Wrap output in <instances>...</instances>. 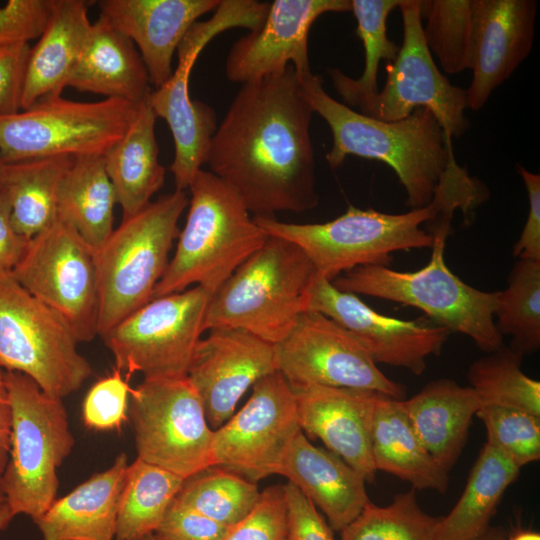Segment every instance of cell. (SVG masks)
<instances>
[{
  "label": "cell",
  "instance_id": "obj_48",
  "mask_svg": "<svg viewBox=\"0 0 540 540\" xmlns=\"http://www.w3.org/2000/svg\"><path fill=\"white\" fill-rule=\"evenodd\" d=\"M528 196L529 209L525 225L513 247V256L540 261V175L516 166Z\"/></svg>",
  "mask_w": 540,
  "mask_h": 540
},
{
  "label": "cell",
  "instance_id": "obj_30",
  "mask_svg": "<svg viewBox=\"0 0 540 540\" xmlns=\"http://www.w3.org/2000/svg\"><path fill=\"white\" fill-rule=\"evenodd\" d=\"M156 119L149 99L140 103L125 134L104 155L122 219L145 208L164 184L166 169L159 161Z\"/></svg>",
  "mask_w": 540,
  "mask_h": 540
},
{
  "label": "cell",
  "instance_id": "obj_6",
  "mask_svg": "<svg viewBox=\"0 0 540 540\" xmlns=\"http://www.w3.org/2000/svg\"><path fill=\"white\" fill-rule=\"evenodd\" d=\"M450 230L451 224L445 222L428 230L433 236L432 255L419 270L403 272L367 265L346 271L331 282L343 292L420 309L437 325L468 336L481 350L495 351L503 346L494 320L499 291L476 289L449 269L444 249Z\"/></svg>",
  "mask_w": 540,
  "mask_h": 540
},
{
  "label": "cell",
  "instance_id": "obj_15",
  "mask_svg": "<svg viewBox=\"0 0 540 540\" xmlns=\"http://www.w3.org/2000/svg\"><path fill=\"white\" fill-rule=\"evenodd\" d=\"M275 347L277 371L290 386L368 390L403 399L405 387L388 378L358 340L328 316L303 312Z\"/></svg>",
  "mask_w": 540,
  "mask_h": 540
},
{
  "label": "cell",
  "instance_id": "obj_37",
  "mask_svg": "<svg viewBox=\"0 0 540 540\" xmlns=\"http://www.w3.org/2000/svg\"><path fill=\"white\" fill-rule=\"evenodd\" d=\"M523 357L503 345L470 365L468 380L481 406L514 408L540 417V382L522 371Z\"/></svg>",
  "mask_w": 540,
  "mask_h": 540
},
{
  "label": "cell",
  "instance_id": "obj_7",
  "mask_svg": "<svg viewBox=\"0 0 540 540\" xmlns=\"http://www.w3.org/2000/svg\"><path fill=\"white\" fill-rule=\"evenodd\" d=\"M188 201L186 192L176 189L151 201L122 219L96 251L100 337L152 299Z\"/></svg>",
  "mask_w": 540,
  "mask_h": 540
},
{
  "label": "cell",
  "instance_id": "obj_51",
  "mask_svg": "<svg viewBox=\"0 0 540 540\" xmlns=\"http://www.w3.org/2000/svg\"><path fill=\"white\" fill-rule=\"evenodd\" d=\"M475 540H507V536L501 528L489 527L484 534Z\"/></svg>",
  "mask_w": 540,
  "mask_h": 540
},
{
  "label": "cell",
  "instance_id": "obj_31",
  "mask_svg": "<svg viewBox=\"0 0 540 540\" xmlns=\"http://www.w3.org/2000/svg\"><path fill=\"white\" fill-rule=\"evenodd\" d=\"M116 204L104 156L73 158L60 183L57 219L97 251L114 230Z\"/></svg>",
  "mask_w": 540,
  "mask_h": 540
},
{
  "label": "cell",
  "instance_id": "obj_19",
  "mask_svg": "<svg viewBox=\"0 0 540 540\" xmlns=\"http://www.w3.org/2000/svg\"><path fill=\"white\" fill-rule=\"evenodd\" d=\"M275 371L273 344L243 330L216 328L198 342L186 376L216 430L234 414L244 393Z\"/></svg>",
  "mask_w": 540,
  "mask_h": 540
},
{
  "label": "cell",
  "instance_id": "obj_18",
  "mask_svg": "<svg viewBox=\"0 0 540 540\" xmlns=\"http://www.w3.org/2000/svg\"><path fill=\"white\" fill-rule=\"evenodd\" d=\"M308 310L318 311L348 330L373 361L421 375L431 355H438L449 334L447 328L426 321L401 320L382 315L357 295L337 289L327 279L315 280Z\"/></svg>",
  "mask_w": 540,
  "mask_h": 540
},
{
  "label": "cell",
  "instance_id": "obj_28",
  "mask_svg": "<svg viewBox=\"0 0 540 540\" xmlns=\"http://www.w3.org/2000/svg\"><path fill=\"white\" fill-rule=\"evenodd\" d=\"M402 402L426 450L449 472L464 448L472 418L481 407L477 393L451 379H438Z\"/></svg>",
  "mask_w": 540,
  "mask_h": 540
},
{
  "label": "cell",
  "instance_id": "obj_17",
  "mask_svg": "<svg viewBox=\"0 0 540 540\" xmlns=\"http://www.w3.org/2000/svg\"><path fill=\"white\" fill-rule=\"evenodd\" d=\"M300 430L291 386L278 371L259 379L245 405L214 430L213 466L257 483L277 473Z\"/></svg>",
  "mask_w": 540,
  "mask_h": 540
},
{
  "label": "cell",
  "instance_id": "obj_34",
  "mask_svg": "<svg viewBox=\"0 0 540 540\" xmlns=\"http://www.w3.org/2000/svg\"><path fill=\"white\" fill-rule=\"evenodd\" d=\"M185 479L136 458L128 465L119 498L116 540H138L156 532Z\"/></svg>",
  "mask_w": 540,
  "mask_h": 540
},
{
  "label": "cell",
  "instance_id": "obj_57",
  "mask_svg": "<svg viewBox=\"0 0 540 540\" xmlns=\"http://www.w3.org/2000/svg\"><path fill=\"white\" fill-rule=\"evenodd\" d=\"M288 540H290V539L288 538Z\"/></svg>",
  "mask_w": 540,
  "mask_h": 540
},
{
  "label": "cell",
  "instance_id": "obj_35",
  "mask_svg": "<svg viewBox=\"0 0 540 540\" xmlns=\"http://www.w3.org/2000/svg\"><path fill=\"white\" fill-rule=\"evenodd\" d=\"M403 0H350L351 12L357 21L356 33L363 43L365 65L361 76L354 79L338 68L328 69L337 93L347 106L378 92V69L381 60L393 61L399 46L387 36V17Z\"/></svg>",
  "mask_w": 540,
  "mask_h": 540
},
{
  "label": "cell",
  "instance_id": "obj_9",
  "mask_svg": "<svg viewBox=\"0 0 540 540\" xmlns=\"http://www.w3.org/2000/svg\"><path fill=\"white\" fill-rule=\"evenodd\" d=\"M138 105L112 98L75 101L59 95L0 115V160L104 156L125 134Z\"/></svg>",
  "mask_w": 540,
  "mask_h": 540
},
{
  "label": "cell",
  "instance_id": "obj_39",
  "mask_svg": "<svg viewBox=\"0 0 540 540\" xmlns=\"http://www.w3.org/2000/svg\"><path fill=\"white\" fill-rule=\"evenodd\" d=\"M438 519L420 507L412 489L396 494L386 506L369 501L340 531L341 540H434Z\"/></svg>",
  "mask_w": 540,
  "mask_h": 540
},
{
  "label": "cell",
  "instance_id": "obj_24",
  "mask_svg": "<svg viewBox=\"0 0 540 540\" xmlns=\"http://www.w3.org/2000/svg\"><path fill=\"white\" fill-rule=\"evenodd\" d=\"M289 479L341 531L370 501L364 477L328 449L313 445L300 429L288 444L277 473Z\"/></svg>",
  "mask_w": 540,
  "mask_h": 540
},
{
  "label": "cell",
  "instance_id": "obj_5",
  "mask_svg": "<svg viewBox=\"0 0 540 540\" xmlns=\"http://www.w3.org/2000/svg\"><path fill=\"white\" fill-rule=\"evenodd\" d=\"M316 279L312 262L299 246L268 235L212 294L204 329H239L275 345L308 310Z\"/></svg>",
  "mask_w": 540,
  "mask_h": 540
},
{
  "label": "cell",
  "instance_id": "obj_45",
  "mask_svg": "<svg viewBox=\"0 0 540 540\" xmlns=\"http://www.w3.org/2000/svg\"><path fill=\"white\" fill-rule=\"evenodd\" d=\"M229 528L174 498L154 534L161 540H223Z\"/></svg>",
  "mask_w": 540,
  "mask_h": 540
},
{
  "label": "cell",
  "instance_id": "obj_16",
  "mask_svg": "<svg viewBox=\"0 0 540 540\" xmlns=\"http://www.w3.org/2000/svg\"><path fill=\"white\" fill-rule=\"evenodd\" d=\"M242 22V12L235 4L220 2L210 19L192 25L177 48L178 63L172 76L150 95L149 102L156 117L167 122L174 140L170 171L176 190L188 189L206 164L218 127L215 110L190 97V73L200 52L214 37L241 27Z\"/></svg>",
  "mask_w": 540,
  "mask_h": 540
},
{
  "label": "cell",
  "instance_id": "obj_40",
  "mask_svg": "<svg viewBox=\"0 0 540 540\" xmlns=\"http://www.w3.org/2000/svg\"><path fill=\"white\" fill-rule=\"evenodd\" d=\"M423 35L430 53L449 74L470 69L473 0L421 1Z\"/></svg>",
  "mask_w": 540,
  "mask_h": 540
},
{
  "label": "cell",
  "instance_id": "obj_21",
  "mask_svg": "<svg viewBox=\"0 0 540 540\" xmlns=\"http://www.w3.org/2000/svg\"><path fill=\"white\" fill-rule=\"evenodd\" d=\"M536 15L535 0H473V76L465 90L467 108H483L529 55Z\"/></svg>",
  "mask_w": 540,
  "mask_h": 540
},
{
  "label": "cell",
  "instance_id": "obj_11",
  "mask_svg": "<svg viewBox=\"0 0 540 540\" xmlns=\"http://www.w3.org/2000/svg\"><path fill=\"white\" fill-rule=\"evenodd\" d=\"M129 400L137 458L183 479L213 466L214 430L187 376L144 378Z\"/></svg>",
  "mask_w": 540,
  "mask_h": 540
},
{
  "label": "cell",
  "instance_id": "obj_2",
  "mask_svg": "<svg viewBox=\"0 0 540 540\" xmlns=\"http://www.w3.org/2000/svg\"><path fill=\"white\" fill-rule=\"evenodd\" d=\"M299 79L314 113L331 130L333 143L325 158L332 169L348 156L381 161L404 187L407 206L430 205L455 156L451 137L429 109L417 108L402 120L381 121L332 98L319 75Z\"/></svg>",
  "mask_w": 540,
  "mask_h": 540
},
{
  "label": "cell",
  "instance_id": "obj_54",
  "mask_svg": "<svg viewBox=\"0 0 540 540\" xmlns=\"http://www.w3.org/2000/svg\"><path fill=\"white\" fill-rule=\"evenodd\" d=\"M138 540H161V539H159L155 534H152V535L143 537V538L138 539Z\"/></svg>",
  "mask_w": 540,
  "mask_h": 540
},
{
  "label": "cell",
  "instance_id": "obj_29",
  "mask_svg": "<svg viewBox=\"0 0 540 540\" xmlns=\"http://www.w3.org/2000/svg\"><path fill=\"white\" fill-rule=\"evenodd\" d=\"M402 400L381 393L376 396L370 433L374 467L410 483L414 490L443 493L448 488V472L422 444Z\"/></svg>",
  "mask_w": 540,
  "mask_h": 540
},
{
  "label": "cell",
  "instance_id": "obj_41",
  "mask_svg": "<svg viewBox=\"0 0 540 540\" xmlns=\"http://www.w3.org/2000/svg\"><path fill=\"white\" fill-rule=\"evenodd\" d=\"M476 416L486 428V442L501 451L518 467L539 460V416L496 405H482Z\"/></svg>",
  "mask_w": 540,
  "mask_h": 540
},
{
  "label": "cell",
  "instance_id": "obj_38",
  "mask_svg": "<svg viewBox=\"0 0 540 540\" xmlns=\"http://www.w3.org/2000/svg\"><path fill=\"white\" fill-rule=\"evenodd\" d=\"M260 495L256 483L231 471L211 466L186 478L175 498L231 527L253 510Z\"/></svg>",
  "mask_w": 540,
  "mask_h": 540
},
{
  "label": "cell",
  "instance_id": "obj_27",
  "mask_svg": "<svg viewBox=\"0 0 540 540\" xmlns=\"http://www.w3.org/2000/svg\"><path fill=\"white\" fill-rule=\"evenodd\" d=\"M128 465L121 453L109 468L56 499L34 521L43 540H113Z\"/></svg>",
  "mask_w": 540,
  "mask_h": 540
},
{
  "label": "cell",
  "instance_id": "obj_49",
  "mask_svg": "<svg viewBox=\"0 0 540 540\" xmlns=\"http://www.w3.org/2000/svg\"><path fill=\"white\" fill-rule=\"evenodd\" d=\"M29 240L14 229L9 200L0 184V276L12 273L25 253Z\"/></svg>",
  "mask_w": 540,
  "mask_h": 540
},
{
  "label": "cell",
  "instance_id": "obj_25",
  "mask_svg": "<svg viewBox=\"0 0 540 540\" xmlns=\"http://www.w3.org/2000/svg\"><path fill=\"white\" fill-rule=\"evenodd\" d=\"M67 87L136 105L147 101L152 93L135 44L101 15L91 23Z\"/></svg>",
  "mask_w": 540,
  "mask_h": 540
},
{
  "label": "cell",
  "instance_id": "obj_50",
  "mask_svg": "<svg viewBox=\"0 0 540 540\" xmlns=\"http://www.w3.org/2000/svg\"><path fill=\"white\" fill-rule=\"evenodd\" d=\"M12 426V409L5 383V371L0 368V481L6 468Z\"/></svg>",
  "mask_w": 540,
  "mask_h": 540
},
{
  "label": "cell",
  "instance_id": "obj_32",
  "mask_svg": "<svg viewBox=\"0 0 540 540\" xmlns=\"http://www.w3.org/2000/svg\"><path fill=\"white\" fill-rule=\"evenodd\" d=\"M520 469L486 442L461 497L446 516L438 519L434 540H475L484 534L504 492L516 480Z\"/></svg>",
  "mask_w": 540,
  "mask_h": 540
},
{
  "label": "cell",
  "instance_id": "obj_26",
  "mask_svg": "<svg viewBox=\"0 0 540 540\" xmlns=\"http://www.w3.org/2000/svg\"><path fill=\"white\" fill-rule=\"evenodd\" d=\"M86 0H54L44 31L26 63L21 109L48 97L59 96L79 60L91 22Z\"/></svg>",
  "mask_w": 540,
  "mask_h": 540
},
{
  "label": "cell",
  "instance_id": "obj_10",
  "mask_svg": "<svg viewBox=\"0 0 540 540\" xmlns=\"http://www.w3.org/2000/svg\"><path fill=\"white\" fill-rule=\"evenodd\" d=\"M67 323L11 274L0 276V368L32 379L63 399L92 374Z\"/></svg>",
  "mask_w": 540,
  "mask_h": 540
},
{
  "label": "cell",
  "instance_id": "obj_42",
  "mask_svg": "<svg viewBox=\"0 0 540 540\" xmlns=\"http://www.w3.org/2000/svg\"><path fill=\"white\" fill-rule=\"evenodd\" d=\"M131 390L129 378L116 367L96 381L83 401L85 426L97 431L120 429L128 420Z\"/></svg>",
  "mask_w": 540,
  "mask_h": 540
},
{
  "label": "cell",
  "instance_id": "obj_43",
  "mask_svg": "<svg viewBox=\"0 0 540 540\" xmlns=\"http://www.w3.org/2000/svg\"><path fill=\"white\" fill-rule=\"evenodd\" d=\"M288 516L283 485L265 488L253 510L231 526L223 540H288Z\"/></svg>",
  "mask_w": 540,
  "mask_h": 540
},
{
  "label": "cell",
  "instance_id": "obj_14",
  "mask_svg": "<svg viewBox=\"0 0 540 540\" xmlns=\"http://www.w3.org/2000/svg\"><path fill=\"white\" fill-rule=\"evenodd\" d=\"M403 42L395 59L386 66L381 92L360 99L353 107L381 121L407 118L417 108L429 109L445 134L462 136L470 126L465 116L466 91L440 72L423 35L421 0H403Z\"/></svg>",
  "mask_w": 540,
  "mask_h": 540
},
{
  "label": "cell",
  "instance_id": "obj_23",
  "mask_svg": "<svg viewBox=\"0 0 540 540\" xmlns=\"http://www.w3.org/2000/svg\"><path fill=\"white\" fill-rule=\"evenodd\" d=\"M220 0H100L99 15L136 46L150 82L159 88L173 74L174 52L192 25Z\"/></svg>",
  "mask_w": 540,
  "mask_h": 540
},
{
  "label": "cell",
  "instance_id": "obj_55",
  "mask_svg": "<svg viewBox=\"0 0 540 540\" xmlns=\"http://www.w3.org/2000/svg\"><path fill=\"white\" fill-rule=\"evenodd\" d=\"M4 503H6V499H5V496H4V494H3V492H2V490H1V488H0V507H1Z\"/></svg>",
  "mask_w": 540,
  "mask_h": 540
},
{
  "label": "cell",
  "instance_id": "obj_13",
  "mask_svg": "<svg viewBox=\"0 0 540 540\" xmlns=\"http://www.w3.org/2000/svg\"><path fill=\"white\" fill-rule=\"evenodd\" d=\"M11 275L55 311L79 343L98 335L96 251L70 225L57 219L31 238Z\"/></svg>",
  "mask_w": 540,
  "mask_h": 540
},
{
  "label": "cell",
  "instance_id": "obj_47",
  "mask_svg": "<svg viewBox=\"0 0 540 540\" xmlns=\"http://www.w3.org/2000/svg\"><path fill=\"white\" fill-rule=\"evenodd\" d=\"M29 51L28 43L0 45V115L14 113L21 109Z\"/></svg>",
  "mask_w": 540,
  "mask_h": 540
},
{
  "label": "cell",
  "instance_id": "obj_1",
  "mask_svg": "<svg viewBox=\"0 0 540 540\" xmlns=\"http://www.w3.org/2000/svg\"><path fill=\"white\" fill-rule=\"evenodd\" d=\"M313 113L291 64L243 83L234 97L206 164L253 216L301 213L317 206Z\"/></svg>",
  "mask_w": 540,
  "mask_h": 540
},
{
  "label": "cell",
  "instance_id": "obj_22",
  "mask_svg": "<svg viewBox=\"0 0 540 540\" xmlns=\"http://www.w3.org/2000/svg\"><path fill=\"white\" fill-rule=\"evenodd\" d=\"M300 429L372 481L371 420L378 392L319 385L291 386Z\"/></svg>",
  "mask_w": 540,
  "mask_h": 540
},
{
  "label": "cell",
  "instance_id": "obj_46",
  "mask_svg": "<svg viewBox=\"0 0 540 540\" xmlns=\"http://www.w3.org/2000/svg\"><path fill=\"white\" fill-rule=\"evenodd\" d=\"M290 540H334L332 528L292 483L283 485Z\"/></svg>",
  "mask_w": 540,
  "mask_h": 540
},
{
  "label": "cell",
  "instance_id": "obj_20",
  "mask_svg": "<svg viewBox=\"0 0 540 540\" xmlns=\"http://www.w3.org/2000/svg\"><path fill=\"white\" fill-rule=\"evenodd\" d=\"M351 11L350 0H275L254 30L230 48L226 77L245 83L282 71L291 64L298 77L311 72L308 35L323 14Z\"/></svg>",
  "mask_w": 540,
  "mask_h": 540
},
{
  "label": "cell",
  "instance_id": "obj_52",
  "mask_svg": "<svg viewBox=\"0 0 540 540\" xmlns=\"http://www.w3.org/2000/svg\"><path fill=\"white\" fill-rule=\"evenodd\" d=\"M507 540H540V534L533 530H518L507 537Z\"/></svg>",
  "mask_w": 540,
  "mask_h": 540
},
{
  "label": "cell",
  "instance_id": "obj_53",
  "mask_svg": "<svg viewBox=\"0 0 540 540\" xmlns=\"http://www.w3.org/2000/svg\"><path fill=\"white\" fill-rule=\"evenodd\" d=\"M14 517L7 503H4L0 507V531L5 529Z\"/></svg>",
  "mask_w": 540,
  "mask_h": 540
},
{
  "label": "cell",
  "instance_id": "obj_44",
  "mask_svg": "<svg viewBox=\"0 0 540 540\" xmlns=\"http://www.w3.org/2000/svg\"><path fill=\"white\" fill-rule=\"evenodd\" d=\"M54 0H8L0 4V45L38 39L48 22Z\"/></svg>",
  "mask_w": 540,
  "mask_h": 540
},
{
  "label": "cell",
  "instance_id": "obj_12",
  "mask_svg": "<svg viewBox=\"0 0 540 540\" xmlns=\"http://www.w3.org/2000/svg\"><path fill=\"white\" fill-rule=\"evenodd\" d=\"M212 293L201 286L151 299L101 338L115 367L130 378L186 376L205 332L204 319Z\"/></svg>",
  "mask_w": 540,
  "mask_h": 540
},
{
  "label": "cell",
  "instance_id": "obj_8",
  "mask_svg": "<svg viewBox=\"0 0 540 540\" xmlns=\"http://www.w3.org/2000/svg\"><path fill=\"white\" fill-rule=\"evenodd\" d=\"M12 409L9 457L0 488L14 516L33 521L56 500L57 470L75 440L59 399L45 393L32 379L5 371Z\"/></svg>",
  "mask_w": 540,
  "mask_h": 540
},
{
  "label": "cell",
  "instance_id": "obj_3",
  "mask_svg": "<svg viewBox=\"0 0 540 540\" xmlns=\"http://www.w3.org/2000/svg\"><path fill=\"white\" fill-rule=\"evenodd\" d=\"M188 189L186 222L152 299L193 286L213 294L268 238L239 196L210 171L199 170Z\"/></svg>",
  "mask_w": 540,
  "mask_h": 540
},
{
  "label": "cell",
  "instance_id": "obj_4",
  "mask_svg": "<svg viewBox=\"0 0 540 540\" xmlns=\"http://www.w3.org/2000/svg\"><path fill=\"white\" fill-rule=\"evenodd\" d=\"M454 212L446 201L435 196L427 207L400 214L349 205L344 214L325 223L253 218L267 235L299 246L312 262L317 277L333 281L356 267L387 266L394 252L431 248L433 236L422 226L437 219L452 220Z\"/></svg>",
  "mask_w": 540,
  "mask_h": 540
},
{
  "label": "cell",
  "instance_id": "obj_33",
  "mask_svg": "<svg viewBox=\"0 0 540 540\" xmlns=\"http://www.w3.org/2000/svg\"><path fill=\"white\" fill-rule=\"evenodd\" d=\"M73 158L51 157L2 162L0 184L18 234L31 239L57 220L58 192Z\"/></svg>",
  "mask_w": 540,
  "mask_h": 540
},
{
  "label": "cell",
  "instance_id": "obj_36",
  "mask_svg": "<svg viewBox=\"0 0 540 540\" xmlns=\"http://www.w3.org/2000/svg\"><path fill=\"white\" fill-rule=\"evenodd\" d=\"M502 335L510 336V348L524 355L540 347V261L519 258L499 291L494 314Z\"/></svg>",
  "mask_w": 540,
  "mask_h": 540
},
{
  "label": "cell",
  "instance_id": "obj_56",
  "mask_svg": "<svg viewBox=\"0 0 540 540\" xmlns=\"http://www.w3.org/2000/svg\"><path fill=\"white\" fill-rule=\"evenodd\" d=\"M2 161L0 160V167H1Z\"/></svg>",
  "mask_w": 540,
  "mask_h": 540
}]
</instances>
